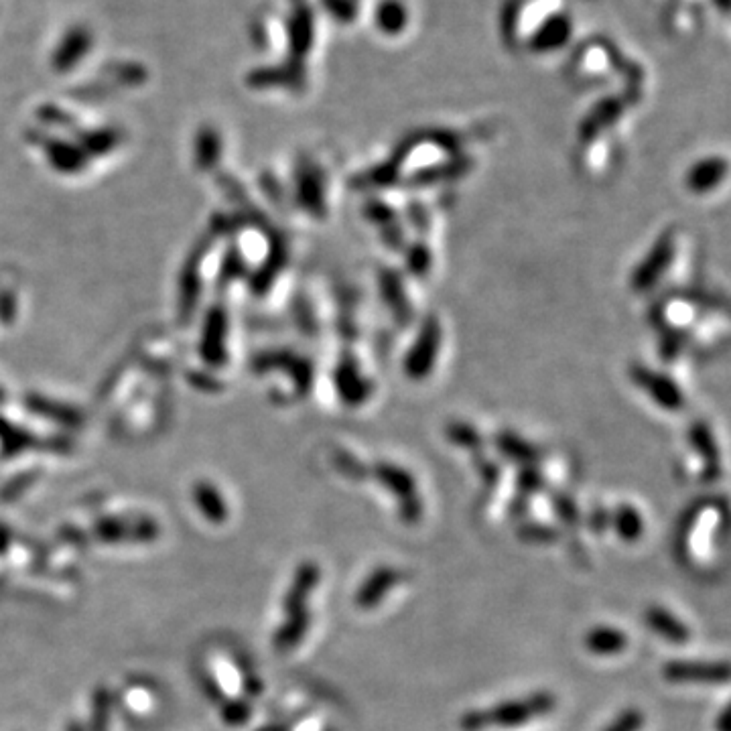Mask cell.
<instances>
[{
  "label": "cell",
  "mask_w": 731,
  "mask_h": 731,
  "mask_svg": "<svg viewBox=\"0 0 731 731\" xmlns=\"http://www.w3.org/2000/svg\"><path fill=\"white\" fill-rule=\"evenodd\" d=\"M159 535V526L153 520H139V522H122V520H102L96 526V539L102 543H151Z\"/></svg>",
  "instance_id": "cell-5"
},
{
  "label": "cell",
  "mask_w": 731,
  "mask_h": 731,
  "mask_svg": "<svg viewBox=\"0 0 731 731\" xmlns=\"http://www.w3.org/2000/svg\"><path fill=\"white\" fill-rule=\"evenodd\" d=\"M309 626H311V614L297 616V618H287L285 624L275 634V640H273L275 648L279 652H289V650L297 648L301 644V640L305 638Z\"/></svg>",
  "instance_id": "cell-9"
},
{
  "label": "cell",
  "mask_w": 731,
  "mask_h": 731,
  "mask_svg": "<svg viewBox=\"0 0 731 731\" xmlns=\"http://www.w3.org/2000/svg\"><path fill=\"white\" fill-rule=\"evenodd\" d=\"M662 677L673 685H725L731 681V662L671 660L662 667Z\"/></svg>",
  "instance_id": "cell-2"
},
{
  "label": "cell",
  "mask_w": 731,
  "mask_h": 731,
  "mask_svg": "<svg viewBox=\"0 0 731 731\" xmlns=\"http://www.w3.org/2000/svg\"><path fill=\"white\" fill-rule=\"evenodd\" d=\"M612 524H614V528H616L618 537H620L622 541H626V543H636V541H640V537H642V533H644V522H642V516H640V514H638V510H636V508H632V506H622V508L616 512V516H614Z\"/></svg>",
  "instance_id": "cell-10"
},
{
  "label": "cell",
  "mask_w": 731,
  "mask_h": 731,
  "mask_svg": "<svg viewBox=\"0 0 731 731\" xmlns=\"http://www.w3.org/2000/svg\"><path fill=\"white\" fill-rule=\"evenodd\" d=\"M65 731H86V729L82 727V723H78V721H72V723L68 725V729H65Z\"/></svg>",
  "instance_id": "cell-19"
},
{
  "label": "cell",
  "mask_w": 731,
  "mask_h": 731,
  "mask_svg": "<svg viewBox=\"0 0 731 731\" xmlns=\"http://www.w3.org/2000/svg\"><path fill=\"white\" fill-rule=\"evenodd\" d=\"M557 707V697L549 691H539L522 699L504 701L490 709L463 713L459 727L463 731H484L486 727H516L533 719L545 717Z\"/></svg>",
  "instance_id": "cell-1"
},
{
  "label": "cell",
  "mask_w": 731,
  "mask_h": 731,
  "mask_svg": "<svg viewBox=\"0 0 731 731\" xmlns=\"http://www.w3.org/2000/svg\"><path fill=\"white\" fill-rule=\"evenodd\" d=\"M585 648L595 656H616L622 654L630 640L624 630L614 626H595L585 634Z\"/></svg>",
  "instance_id": "cell-8"
},
{
  "label": "cell",
  "mask_w": 731,
  "mask_h": 731,
  "mask_svg": "<svg viewBox=\"0 0 731 731\" xmlns=\"http://www.w3.org/2000/svg\"><path fill=\"white\" fill-rule=\"evenodd\" d=\"M520 539L526 541V543H537V545H549V543H555L559 539V535L555 533V530L547 528V526H541V524H528L520 530Z\"/></svg>",
  "instance_id": "cell-15"
},
{
  "label": "cell",
  "mask_w": 731,
  "mask_h": 731,
  "mask_svg": "<svg viewBox=\"0 0 731 731\" xmlns=\"http://www.w3.org/2000/svg\"><path fill=\"white\" fill-rule=\"evenodd\" d=\"M250 713H252V707L246 699H226L222 703V719H224V723H228L232 727L244 725L250 719Z\"/></svg>",
  "instance_id": "cell-13"
},
{
  "label": "cell",
  "mask_w": 731,
  "mask_h": 731,
  "mask_svg": "<svg viewBox=\"0 0 731 731\" xmlns=\"http://www.w3.org/2000/svg\"><path fill=\"white\" fill-rule=\"evenodd\" d=\"M92 45H94L92 29L88 25H72L55 45V51L51 55L53 68L61 74L72 72L80 61L88 57Z\"/></svg>",
  "instance_id": "cell-3"
},
{
  "label": "cell",
  "mask_w": 731,
  "mask_h": 731,
  "mask_svg": "<svg viewBox=\"0 0 731 731\" xmlns=\"http://www.w3.org/2000/svg\"><path fill=\"white\" fill-rule=\"evenodd\" d=\"M9 543H11V533H9V528L0 526V555H3V553L9 549Z\"/></svg>",
  "instance_id": "cell-18"
},
{
  "label": "cell",
  "mask_w": 731,
  "mask_h": 731,
  "mask_svg": "<svg viewBox=\"0 0 731 731\" xmlns=\"http://www.w3.org/2000/svg\"><path fill=\"white\" fill-rule=\"evenodd\" d=\"M110 711H112V695L106 687H98L92 695V715L88 729L90 731H108L110 729Z\"/></svg>",
  "instance_id": "cell-11"
},
{
  "label": "cell",
  "mask_w": 731,
  "mask_h": 731,
  "mask_svg": "<svg viewBox=\"0 0 731 731\" xmlns=\"http://www.w3.org/2000/svg\"><path fill=\"white\" fill-rule=\"evenodd\" d=\"M405 579V573L396 567H388L382 565L376 571H372L366 581L362 583V587L356 591L354 595V604L360 610H372L376 606H380L382 597L394 589L398 583Z\"/></svg>",
  "instance_id": "cell-6"
},
{
  "label": "cell",
  "mask_w": 731,
  "mask_h": 731,
  "mask_svg": "<svg viewBox=\"0 0 731 731\" xmlns=\"http://www.w3.org/2000/svg\"><path fill=\"white\" fill-rule=\"evenodd\" d=\"M321 579V569L313 561H305L297 567L293 583L285 595V616L297 618L309 614L307 602Z\"/></svg>",
  "instance_id": "cell-4"
},
{
  "label": "cell",
  "mask_w": 731,
  "mask_h": 731,
  "mask_svg": "<svg viewBox=\"0 0 731 731\" xmlns=\"http://www.w3.org/2000/svg\"><path fill=\"white\" fill-rule=\"evenodd\" d=\"M195 498H197L199 510H202L206 514V518L210 522L220 524V522L226 520V506H224L220 494L214 488H210V486H197Z\"/></svg>",
  "instance_id": "cell-12"
},
{
  "label": "cell",
  "mask_w": 731,
  "mask_h": 731,
  "mask_svg": "<svg viewBox=\"0 0 731 731\" xmlns=\"http://www.w3.org/2000/svg\"><path fill=\"white\" fill-rule=\"evenodd\" d=\"M610 524H612V518H610V514H608L606 510H597V512L593 514L591 526H593L595 533H606Z\"/></svg>",
  "instance_id": "cell-16"
},
{
  "label": "cell",
  "mask_w": 731,
  "mask_h": 731,
  "mask_svg": "<svg viewBox=\"0 0 731 731\" xmlns=\"http://www.w3.org/2000/svg\"><path fill=\"white\" fill-rule=\"evenodd\" d=\"M644 624L662 640L671 644H685L691 640V630L673 612L662 606H650L644 612Z\"/></svg>",
  "instance_id": "cell-7"
},
{
  "label": "cell",
  "mask_w": 731,
  "mask_h": 731,
  "mask_svg": "<svg viewBox=\"0 0 731 731\" xmlns=\"http://www.w3.org/2000/svg\"><path fill=\"white\" fill-rule=\"evenodd\" d=\"M644 723H646L644 711L638 707H628L604 731H640Z\"/></svg>",
  "instance_id": "cell-14"
},
{
  "label": "cell",
  "mask_w": 731,
  "mask_h": 731,
  "mask_svg": "<svg viewBox=\"0 0 731 731\" xmlns=\"http://www.w3.org/2000/svg\"><path fill=\"white\" fill-rule=\"evenodd\" d=\"M715 731H731V701L717 715V719H715Z\"/></svg>",
  "instance_id": "cell-17"
}]
</instances>
